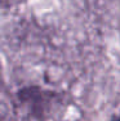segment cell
Masks as SVG:
<instances>
[{
  "label": "cell",
  "mask_w": 120,
  "mask_h": 121,
  "mask_svg": "<svg viewBox=\"0 0 120 121\" xmlns=\"http://www.w3.org/2000/svg\"><path fill=\"white\" fill-rule=\"evenodd\" d=\"M25 0H0V7L3 8H10V7H16V5L23 3Z\"/></svg>",
  "instance_id": "1"
},
{
  "label": "cell",
  "mask_w": 120,
  "mask_h": 121,
  "mask_svg": "<svg viewBox=\"0 0 120 121\" xmlns=\"http://www.w3.org/2000/svg\"><path fill=\"white\" fill-rule=\"evenodd\" d=\"M116 121H120V119H118V120H116Z\"/></svg>",
  "instance_id": "2"
}]
</instances>
